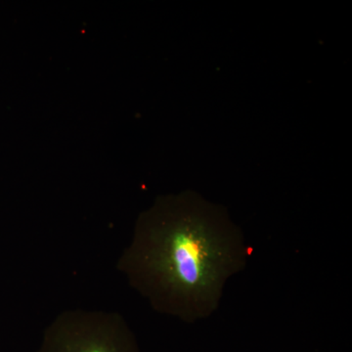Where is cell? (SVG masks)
Masks as SVG:
<instances>
[{
    "label": "cell",
    "mask_w": 352,
    "mask_h": 352,
    "mask_svg": "<svg viewBox=\"0 0 352 352\" xmlns=\"http://www.w3.org/2000/svg\"><path fill=\"white\" fill-rule=\"evenodd\" d=\"M36 352H139L135 337L118 314L68 310L46 328Z\"/></svg>",
    "instance_id": "obj_2"
},
{
    "label": "cell",
    "mask_w": 352,
    "mask_h": 352,
    "mask_svg": "<svg viewBox=\"0 0 352 352\" xmlns=\"http://www.w3.org/2000/svg\"><path fill=\"white\" fill-rule=\"evenodd\" d=\"M250 251L226 208L186 191L161 197L139 217L118 265L156 311L195 323L219 309Z\"/></svg>",
    "instance_id": "obj_1"
}]
</instances>
